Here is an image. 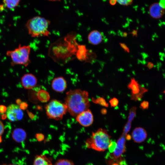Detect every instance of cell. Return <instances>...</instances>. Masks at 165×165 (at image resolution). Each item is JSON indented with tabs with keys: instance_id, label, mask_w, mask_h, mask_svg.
<instances>
[{
	"instance_id": "cell-1",
	"label": "cell",
	"mask_w": 165,
	"mask_h": 165,
	"mask_svg": "<svg viewBox=\"0 0 165 165\" xmlns=\"http://www.w3.org/2000/svg\"><path fill=\"white\" fill-rule=\"evenodd\" d=\"M65 100L68 111L73 117H76L88 109L90 106L88 92L80 89L70 90L67 92Z\"/></svg>"
},
{
	"instance_id": "cell-2",
	"label": "cell",
	"mask_w": 165,
	"mask_h": 165,
	"mask_svg": "<svg viewBox=\"0 0 165 165\" xmlns=\"http://www.w3.org/2000/svg\"><path fill=\"white\" fill-rule=\"evenodd\" d=\"M112 142L111 137L107 130L99 128L96 131L92 132L90 137L86 140L85 144L88 148L103 152L108 148Z\"/></svg>"
},
{
	"instance_id": "cell-3",
	"label": "cell",
	"mask_w": 165,
	"mask_h": 165,
	"mask_svg": "<svg viewBox=\"0 0 165 165\" xmlns=\"http://www.w3.org/2000/svg\"><path fill=\"white\" fill-rule=\"evenodd\" d=\"M50 21L40 16H36L29 20L26 25L29 34L33 37H49V30Z\"/></svg>"
},
{
	"instance_id": "cell-4",
	"label": "cell",
	"mask_w": 165,
	"mask_h": 165,
	"mask_svg": "<svg viewBox=\"0 0 165 165\" xmlns=\"http://www.w3.org/2000/svg\"><path fill=\"white\" fill-rule=\"evenodd\" d=\"M31 50L30 46H21L20 45L18 48L13 50L8 51L6 55L10 57L11 60V65L21 64L25 67L27 66L30 63L29 55Z\"/></svg>"
},
{
	"instance_id": "cell-5",
	"label": "cell",
	"mask_w": 165,
	"mask_h": 165,
	"mask_svg": "<svg viewBox=\"0 0 165 165\" xmlns=\"http://www.w3.org/2000/svg\"><path fill=\"white\" fill-rule=\"evenodd\" d=\"M45 109L48 117L56 120L61 119L68 111L65 103L55 99L51 101L46 106Z\"/></svg>"
},
{
	"instance_id": "cell-6",
	"label": "cell",
	"mask_w": 165,
	"mask_h": 165,
	"mask_svg": "<svg viewBox=\"0 0 165 165\" xmlns=\"http://www.w3.org/2000/svg\"><path fill=\"white\" fill-rule=\"evenodd\" d=\"M6 112L8 119L11 122L20 120L24 116L22 110L17 105H10L7 108Z\"/></svg>"
},
{
	"instance_id": "cell-7",
	"label": "cell",
	"mask_w": 165,
	"mask_h": 165,
	"mask_svg": "<svg viewBox=\"0 0 165 165\" xmlns=\"http://www.w3.org/2000/svg\"><path fill=\"white\" fill-rule=\"evenodd\" d=\"M131 91V99L135 101L140 100L147 90L141 87L134 78H132L128 85Z\"/></svg>"
},
{
	"instance_id": "cell-8",
	"label": "cell",
	"mask_w": 165,
	"mask_h": 165,
	"mask_svg": "<svg viewBox=\"0 0 165 165\" xmlns=\"http://www.w3.org/2000/svg\"><path fill=\"white\" fill-rule=\"evenodd\" d=\"M76 121L82 126L88 127L91 125L93 122V116L89 109L82 112L76 117Z\"/></svg>"
},
{
	"instance_id": "cell-9",
	"label": "cell",
	"mask_w": 165,
	"mask_h": 165,
	"mask_svg": "<svg viewBox=\"0 0 165 165\" xmlns=\"http://www.w3.org/2000/svg\"><path fill=\"white\" fill-rule=\"evenodd\" d=\"M22 85L26 89H30L36 85L37 79L36 76L31 73L24 74L21 78Z\"/></svg>"
},
{
	"instance_id": "cell-10",
	"label": "cell",
	"mask_w": 165,
	"mask_h": 165,
	"mask_svg": "<svg viewBox=\"0 0 165 165\" xmlns=\"http://www.w3.org/2000/svg\"><path fill=\"white\" fill-rule=\"evenodd\" d=\"M126 135L122 134L116 143V147L112 152L113 156L116 158H119L126 150Z\"/></svg>"
},
{
	"instance_id": "cell-11",
	"label": "cell",
	"mask_w": 165,
	"mask_h": 165,
	"mask_svg": "<svg viewBox=\"0 0 165 165\" xmlns=\"http://www.w3.org/2000/svg\"><path fill=\"white\" fill-rule=\"evenodd\" d=\"M147 134L145 129L141 127L135 128L132 133V137L134 141L137 143H141L145 140Z\"/></svg>"
},
{
	"instance_id": "cell-12",
	"label": "cell",
	"mask_w": 165,
	"mask_h": 165,
	"mask_svg": "<svg viewBox=\"0 0 165 165\" xmlns=\"http://www.w3.org/2000/svg\"><path fill=\"white\" fill-rule=\"evenodd\" d=\"M51 86L55 91L61 92L64 91L66 88L67 82L63 77H57L54 78L52 80Z\"/></svg>"
},
{
	"instance_id": "cell-13",
	"label": "cell",
	"mask_w": 165,
	"mask_h": 165,
	"mask_svg": "<svg viewBox=\"0 0 165 165\" xmlns=\"http://www.w3.org/2000/svg\"><path fill=\"white\" fill-rule=\"evenodd\" d=\"M164 9L159 3L152 4L149 8V13L153 18H160L164 15Z\"/></svg>"
},
{
	"instance_id": "cell-14",
	"label": "cell",
	"mask_w": 165,
	"mask_h": 165,
	"mask_svg": "<svg viewBox=\"0 0 165 165\" xmlns=\"http://www.w3.org/2000/svg\"><path fill=\"white\" fill-rule=\"evenodd\" d=\"M103 38L101 33L97 30L91 31L87 38L89 42L94 45H98L103 40Z\"/></svg>"
},
{
	"instance_id": "cell-15",
	"label": "cell",
	"mask_w": 165,
	"mask_h": 165,
	"mask_svg": "<svg viewBox=\"0 0 165 165\" xmlns=\"http://www.w3.org/2000/svg\"><path fill=\"white\" fill-rule=\"evenodd\" d=\"M12 137L13 139L17 143H22L26 138V133L23 129L16 128L13 131Z\"/></svg>"
},
{
	"instance_id": "cell-16",
	"label": "cell",
	"mask_w": 165,
	"mask_h": 165,
	"mask_svg": "<svg viewBox=\"0 0 165 165\" xmlns=\"http://www.w3.org/2000/svg\"><path fill=\"white\" fill-rule=\"evenodd\" d=\"M33 165H53L51 161L47 156L41 154L35 158Z\"/></svg>"
},
{
	"instance_id": "cell-17",
	"label": "cell",
	"mask_w": 165,
	"mask_h": 165,
	"mask_svg": "<svg viewBox=\"0 0 165 165\" xmlns=\"http://www.w3.org/2000/svg\"><path fill=\"white\" fill-rule=\"evenodd\" d=\"M37 95L38 100L42 102H46L48 101L50 98L49 93L44 90L39 91L38 92Z\"/></svg>"
},
{
	"instance_id": "cell-18",
	"label": "cell",
	"mask_w": 165,
	"mask_h": 165,
	"mask_svg": "<svg viewBox=\"0 0 165 165\" xmlns=\"http://www.w3.org/2000/svg\"><path fill=\"white\" fill-rule=\"evenodd\" d=\"M20 0H3V2L9 9H13L19 4Z\"/></svg>"
},
{
	"instance_id": "cell-19",
	"label": "cell",
	"mask_w": 165,
	"mask_h": 165,
	"mask_svg": "<svg viewBox=\"0 0 165 165\" xmlns=\"http://www.w3.org/2000/svg\"><path fill=\"white\" fill-rule=\"evenodd\" d=\"M133 0H110V4L114 5L116 3L123 6H127L131 4Z\"/></svg>"
},
{
	"instance_id": "cell-20",
	"label": "cell",
	"mask_w": 165,
	"mask_h": 165,
	"mask_svg": "<svg viewBox=\"0 0 165 165\" xmlns=\"http://www.w3.org/2000/svg\"><path fill=\"white\" fill-rule=\"evenodd\" d=\"M54 165H75L73 162L67 159H61L58 160Z\"/></svg>"
},
{
	"instance_id": "cell-21",
	"label": "cell",
	"mask_w": 165,
	"mask_h": 165,
	"mask_svg": "<svg viewBox=\"0 0 165 165\" xmlns=\"http://www.w3.org/2000/svg\"><path fill=\"white\" fill-rule=\"evenodd\" d=\"M93 101L94 103L99 104L102 106L106 107L108 106V104L107 103L105 99L102 97H99L96 99L93 98Z\"/></svg>"
},
{
	"instance_id": "cell-22",
	"label": "cell",
	"mask_w": 165,
	"mask_h": 165,
	"mask_svg": "<svg viewBox=\"0 0 165 165\" xmlns=\"http://www.w3.org/2000/svg\"><path fill=\"white\" fill-rule=\"evenodd\" d=\"M137 108L136 107H132L130 110L128 121L131 122L134 119L136 114Z\"/></svg>"
},
{
	"instance_id": "cell-23",
	"label": "cell",
	"mask_w": 165,
	"mask_h": 165,
	"mask_svg": "<svg viewBox=\"0 0 165 165\" xmlns=\"http://www.w3.org/2000/svg\"><path fill=\"white\" fill-rule=\"evenodd\" d=\"M131 127V123L128 121L125 125L122 134L127 135V133L129 131Z\"/></svg>"
},
{
	"instance_id": "cell-24",
	"label": "cell",
	"mask_w": 165,
	"mask_h": 165,
	"mask_svg": "<svg viewBox=\"0 0 165 165\" xmlns=\"http://www.w3.org/2000/svg\"><path fill=\"white\" fill-rule=\"evenodd\" d=\"M109 103L111 107H115L118 105L119 101L117 99L114 97L110 100Z\"/></svg>"
},
{
	"instance_id": "cell-25",
	"label": "cell",
	"mask_w": 165,
	"mask_h": 165,
	"mask_svg": "<svg viewBox=\"0 0 165 165\" xmlns=\"http://www.w3.org/2000/svg\"><path fill=\"white\" fill-rule=\"evenodd\" d=\"M116 143L115 142L112 141L108 148L110 152H112L116 148Z\"/></svg>"
},
{
	"instance_id": "cell-26",
	"label": "cell",
	"mask_w": 165,
	"mask_h": 165,
	"mask_svg": "<svg viewBox=\"0 0 165 165\" xmlns=\"http://www.w3.org/2000/svg\"><path fill=\"white\" fill-rule=\"evenodd\" d=\"M35 137L37 140L38 141H43L44 138V135L41 133L36 134Z\"/></svg>"
},
{
	"instance_id": "cell-27",
	"label": "cell",
	"mask_w": 165,
	"mask_h": 165,
	"mask_svg": "<svg viewBox=\"0 0 165 165\" xmlns=\"http://www.w3.org/2000/svg\"><path fill=\"white\" fill-rule=\"evenodd\" d=\"M148 103L147 101H144L142 102L140 105V107L142 109H145L148 108Z\"/></svg>"
},
{
	"instance_id": "cell-28",
	"label": "cell",
	"mask_w": 165,
	"mask_h": 165,
	"mask_svg": "<svg viewBox=\"0 0 165 165\" xmlns=\"http://www.w3.org/2000/svg\"><path fill=\"white\" fill-rule=\"evenodd\" d=\"M28 106V104L25 102H23L19 105V107L21 110H24L27 109Z\"/></svg>"
},
{
	"instance_id": "cell-29",
	"label": "cell",
	"mask_w": 165,
	"mask_h": 165,
	"mask_svg": "<svg viewBox=\"0 0 165 165\" xmlns=\"http://www.w3.org/2000/svg\"><path fill=\"white\" fill-rule=\"evenodd\" d=\"M7 108L6 106L3 105H0V113L2 114H4L6 112Z\"/></svg>"
},
{
	"instance_id": "cell-30",
	"label": "cell",
	"mask_w": 165,
	"mask_h": 165,
	"mask_svg": "<svg viewBox=\"0 0 165 165\" xmlns=\"http://www.w3.org/2000/svg\"><path fill=\"white\" fill-rule=\"evenodd\" d=\"M4 131V127L3 124L0 121V136L3 134Z\"/></svg>"
},
{
	"instance_id": "cell-31",
	"label": "cell",
	"mask_w": 165,
	"mask_h": 165,
	"mask_svg": "<svg viewBox=\"0 0 165 165\" xmlns=\"http://www.w3.org/2000/svg\"><path fill=\"white\" fill-rule=\"evenodd\" d=\"M120 46L122 48L126 51L129 52V50L127 46L124 43L120 44Z\"/></svg>"
},
{
	"instance_id": "cell-32",
	"label": "cell",
	"mask_w": 165,
	"mask_h": 165,
	"mask_svg": "<svg viewBox=\"0 0 165 165\" xmlns=\"http://www.w3.org/2000/svg\"><path fill=\"white\" fill-rule=\"evenodd\" d=\"M159 4L164 9H165V0H160Z\"/></svg>"
},
{
	"instance_id": "cell-33",
	"label": "cell",
	"mask_w": 165,
	"mask_h": 165,
	"mask_svg": "<svg viewBox=\"0 0 165 165\" xmlns=\"http://www.w3.org/2000/svg\"><path fill=\"white\" fill-rule=\"evenodd\" d=\"M101 112L102 114L105 115L107 113V110L105 108H103L101 110Z\"/></svg>"
},
{
	"instance_id": "cell-34",
	"label": "cell",
	"mask_w": 165,
	"mask_h": 165,
	"mask_svg": "<svg viewBox=\"0 0 165 165\" xmlns=\"http://www.w3.org/2000/svg\"><path fill=\"white\" fill-rule=\"evenodd\" d=\"M16 103L17 105H20L22 102L21 101L20 99H17L16 100Z\"/></svg>"
},
{
	"instance_id": "cell-35",
	"label": "cell",
	"mask_w": 165,
	"mask_h": 165,
	"mask_svg": "<svg viewBox=\"0 0 165 165\" xmlns=\"http://www.w3.org/2000/svg\"><path fill=\"white\" fill-rule=\"evenodd\" d=\"M7 117V116L6 114H5L4 113L1 116L2 119L3 120L6 119Z\"/></svg>"
},
{
	"instance_id": "cell-36",
	"label": "cell",
	"mask_w": 165,
	"mask_h": 165,
	"mask_svg": "<svg viewBox=\"0 0 165 165\" xmlns=\"http://www.w3.org/2000/svg\"><path fill=\"white\" fill-rule=\"evenodd\" d=\"M1 165H20L18 164H3Z\"/></svg>"
},
{
	"instance_id": "cell-37",
	"label": "cell",
	"mask_w": 165,
	"mask_h": 165,
	"mask_svg": "<svg viewBox=\"0 0 165 165\" xmlns=\"http://www.w3.org/2000/svg\"><path fill=\"white\" fill-rule=\"evenodd\" d=\"M48 1H60L61 0H47Z\"/></svg>"
},
{
	"instance_id": "cell-38",
	"label": "cell",
	"mask_w": 165,
	"mask_h": 165,
	"mask_svg": "<svg viewBox=\"0 0 165 165\" xmlns=\"http://www.w3.org/2000/svg\"><path fill=\"white\" fill-rule=\"evenodd\" d=\"M2 138L1 136H0V143H1L2 141Z\"/></svg>"
},
{
	"instance_id": "cell-39",
	"label": "cell",
	"mask_w": 165,
	"mask_h": 165,
	"mask_svg": "<svg viewBox=\"0 0 165 165\" xmlns=\"http://www.w3.org/2000/svg\"><path fill=\"white\" fill-rule=\"evenodd\" d=\"M164 93H165V91H164Z\"/></svg>"
}]
</instances>
